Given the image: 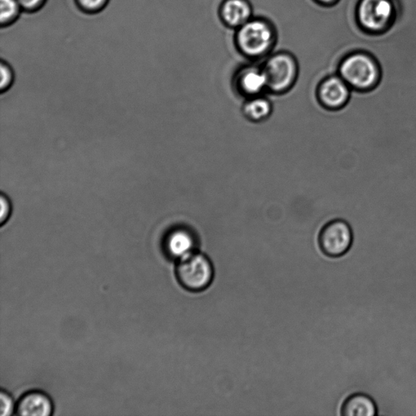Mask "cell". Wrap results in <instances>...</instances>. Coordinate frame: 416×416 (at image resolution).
I'll return each mask as SVG.
<instances>
[{
  "instance_id": "ffe728a7",
  "label": "cell",
  "mask_w": 416,
  "mask_h": 416,
  "mask_svg": "<svg viewBox=\"0 0 416 416\" xmlns=\"http://www.w3.org/2000/svg\"><path fill=\"white\" fill-rule=\"evenodd\" d=\"M322 1H325V2H330V1H332V0H322Z\"/></svg>"
},
{
  "instance_id": "e0dca14e",
  "label": "cell",
  "mask_w": 416,
  "mask_h": 416,
  "mask_svg": "<svg viewBox=\"0 0 416 416\" xmlns=\"http://www.w3.org/2000/svg\"><path fill=\"white\" fill-rule=\"evenodd\" d=\"M108 0H77V3L83 11L97 12L103 10Z\"/></svg>"
},
{
  "instance_id": "7c38bea8",
  "label": "cell",
  "mask_w": 416,
  "mask_h": 416,
  "mask_svg": "<svg viewBox=\"0 0 416 416\" xmlns=\"http://www.w3.org/2000/svg\"><path fill=\"white\" fill-rule=\"evenodd\" d=\"M272 111L271 102L260 95L248 100L243 107L245 117L254 122L265 121L271 115Z\"/></svg>"
},
{
  "instance_id": "9a60e30c",
  "label": "cell",
  "mask_w": 416,
  "mask_h": 416,
  "mask_svg": "<svg viewBox=\"0 0 416 416\" xmlns=\"http://www.w3.org/2000/svg\"><path fill=\"white\" fill-rule=\"evenodd\" d=\"M16 406L10 393L2 391L0 393V416L12 415L16 411Z\"/></svg>"
},
{
  "instance_id": "2e32d148",
  "label": "cell",
  "mask_w": 416,
  "mask_h": 416,
  "mask_svg": "<svg viewBox=\"0 0 416 416\" xmlns=\"http://www.w3.org/2000/svg\"><path fill=\"white\" fill-rule=\"evenodd\" d=\"M0 73H1V81H0V90L1 92L7 91L12 85L13 73L8 65L2 62L0 65Z\"/></svg>"
},
{
  "instance_id": "277c9868",
  "label": "cell",
  "mask_w": 416,
  "mask_h": 416,
  "mask_svg": "<svg viewBox=\"0 0 416 416\" xmlns=\"http://www.w3.org/2000/svg\"><path fill=\"white\" fill-rule=\"evenodd\" d=\"M267 79L268 91L283 94L293 86L296 69L293 60L286 56H277L268 62L263 70Z\"/></svg>"
},
{
  "instance_id": "5bb4252c",
  "label": "cell",
  "mask_w": 416,
  "mask_h": 416,
  "mask_svg": "<svg viewBox=\"0 0 416 416\" xmlns=\"http://www.w3.org/2000/svg\"><path fill=\"white\" fill-rule=\"evenodd\" d=\"M21 6L19 0H0V21L1 25H8L14 22L20 15Z\"/></svg>"
},
{
  "instance_id": "6da1fadb",
  "label": "cell",
  "mask_w": 416,
  "mask_h": 416,
  "mask_svg": "<svg viewBox=\"0 0 416 416\" xmlns=\"http://www.w3.org/2000/svg\"><path fill=\"white\" fill-rule=\"evenodd\" d=\"M340 77L354 91H370L378 86L382 69L371 56L358 53L347 57L340 65Z\"/></svg>"
},
{
  "instance_id": "30bf717a",
  "label": "cell",
  "mask_w": 416,
  "mask_h": 416,
  "mask_svg": "<svg viewBox=\"0 0 416 416\" xmlns=\"http://www.w3.org/2000/svg\"><path fill=\"white\" fill-rule=\"evenodd\" d=\"M340 414L344 416H375L378 415V406L370 396L355 393L344 402Z\"/></svg>"
},
{
  "instance_id": "4fadbf2b",
  "label": "cell",
  "mask_w": 416,
  "mask_h": 416,
  "mask_svg": "<svg viewBox=\"0 0 416 416\" xmlns=\"http://www.w3.org/2000/svg\"><path fill=\"white\" fill-rule=\"evenodd\" d=\"M223 14L229 24L237 25L247 19L250 15V10L242 0H229L225 3Z\"/></svg>"
},
{
  "instance_id": "ba28073f",
  "label": "cell",
  "mask_w": 416,
  "mask_h": 416,
  "mask_svg": "<svg viewBox=\"0 0 416 416\" xmlns=\"http://www.w3.org/2000/svg\"><path fill=\"white\" fill-rule=\"evenodd\" d=\"M16 413L22 416H50L53 413L52 401L42 391L25 393L17 402Z\"/></svg>"
},
{
  "instance_id": "ac0fdd59",
  "label": "cell",
  "mask_w": 416,
  "mask_h": 416,
  "mask_svg": "<svg viewBox=\"0 0 416 416\" xmlns=\"http://www.w3.org/2000/svg\"><path fill=\"white\" fill-rule=\"evenodd\" d=\"M0 205H1L0 223H1V225H3L10 220L12 213V206L10 199L4 196V194H2L1 198H0Z\"/></svg>"
},
{
  "instance_id": "3957f363",
  "label": "cell",
  "mask_w": 416,
  "mask_h": 416,
  "mask_svg": "<svg viewBox=\"0 0 416 416\" xmlns=\"http://www.w3.org/2000/svg\"><path fill=\"white\" fill-rule=\"evenodd\" d=\"M353 241L351 225L344 219L330 221L322 229L319 237V244L323 253L333 258L347 254L352 246Z\"/></svg>"
},
{
  "instance_id": "8992f818",
  "label": "cell",
  "mask_w": 416,
  "mask_h": 416,
  "mask_svg": "<svg viewBox=\"0 0 416 416\" xmlns=\"http://www.w3.org/2000/svg\"><path fill=\"white\" fill-rule=\"evenodd\" d=\"M352 89L340 77L325 80L317 91V99L323 108L332 112L342 110L351 100Z\"/></svg>"
},
{
  "instance_id": "52a82bcc",
  "label": "cell",
  "mask_w": 416,
  "mask_h": 416,
  "mask_svg": "<svg viewBox=\"0 0 416 416\" xmlns=\"http://www.w3.org/2000/svg\"><path fill=\"white\" fill-rule=\"evenodd\" d=\"M271 38L267 25L259 21L246 24L239 33V43L242 49L251 56H258L266 51Z\"/></svg>"
},
{
  "instance_id": "7a4b0ae2",
  "label": "cell",
  "mask_w": 416,
  "mask_h": 416,
  "mask_svg": "<svg viewBox=\"0 0 416 416\" xmlns=\"http://www.w3.org/2000/svg\"><path fill=\"white\" fill-rule=\"evenodd\" d=\"M176 277L185 290L201 292L207 289L213 281V265L207 255L194 251L178 260Z\"/></svg>"
},
{
  "instance_id": "5b68a950",
  "label": "cell",
  "mask_w": 416,
  "mask_h": 416,
  "mask_svg": "<svg viewBox=\"0 0 416 416\" xmlns=\"http://www.w3.org/2000/svg\"><path fill=\"white\" fill-rule=\"evenodd\" d=\"M393 7L391 0H362L358 16L360 24L369 31L378 32L391 21Z\"/></svg>"
},
{
  "instance_id": "8fae6325",
  "label": "cell",
  "mask_w": 416,
  "mask_h": 416,
  "mask_svg": "<svg viewBox=\"0 0 416 416\" xmlns=\"http://www.w3.org/2000/svg\"><path fill=\"white\" fill-rule=\"evenodd\" d=\"M239 91L242 94L253 98V97L259 96L261 93L267 88V79L265 77L264 71L256 69L246 70L243 73L238 81Z\"/></svg>"
},
{
  "instance_id": "9c48e42d",
  "label": "cell",
  "mask_w": 416,
  "mask_h": 416,
  "mask_svg": "<svg viewBox=\"0 0 416 416\" xmlns=\"http://www.w3.org/2000/svg\"><path fill=\"white\" fill-rule=\"evenodd\" d=\"M196 241L188 230L172 232L166 241V251L171 258L179 260L196 251Z\"/></svg>"
},
{
  "instance_id": "d6986e66",
  "label": "cell",
  "mask_w": 416,
  "mask_h": 416,
  "mask_svg": "<svg viewBox=\"0 0 416 416\" xmlns=\"http://www.w3.org/2000/svg\"><path fill=\"white\" fill-rule=\"evenodd\" d=\"M19 2L22 10L34 12L38 10L45 3L46 0H19Z\"/></svg>"
}]
</instances>
